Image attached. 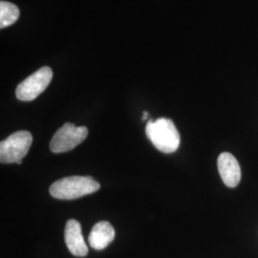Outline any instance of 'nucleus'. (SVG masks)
I'll return each instance as SVG.
<instances>
[{"label": "nucleus", "mask_w": 258, "mask_h": 258, "mask_svg": "<svg viewBox=\"0 0 258 258\" xmlns=\"http://www.w3.org/2000/svg\"><path fill=\"white\" fill-rule=\"evenodd\" d=\"M146 132L153 146L163 153H173L180 146V134L169 119L148 120Z\"/></svg>", "instance_id": "f03ea898"}, {"label": "nucleus", "mask_w": 258, "mask_h": 258, "mask_svg": "<svg viewBox=\"0 0 258 258\" xmlns=\"http://www.w3.org/2000/svg\"><path fill=\"white\" fill-rule=\"evenodd\" d=\"M52 78L53 71L50 67L44 66L39 68L34 74L19 83L16 90L17 98L22 102L34 101L46 89Z\"/></svg>", "instance_id": "20e7f679"}, {"label": "nucleus", "mask_w": 258, "mask_h": 258, "mask_svg": "<svg viewBox=\"0 0 258 258\" xmlns=\"http://www.w3.org/2000/svg\"><path fill=\"white\" fill-rule=\"evenodd\" d=\"M88 135L86 126H76L74 123L66 122L56 130L51 140L50 149L54 153H63L74 149L83 143Z\"/></svg>", "instance_id": "39448f33"}, {"label": "nucleus", "mask_w": 258, "mask_h": 258, "mask_svg": "<svg viewBox=\"0 0 258 258\" xmlns=\"http://www.w3.org/2000/svg\"><path fill=\"white\" fill-rule=\"evenodd\" d=\"M115 238V230L109 222L101 221L94 225L88 236L89 245L93 249H105Z\"/></svg>", "instance_id": "6e6552de"}, {"label": "nucleus", "mask_w": 258, "mask_h": 258, "mask_svg": "<svg viewBox=\"0 0 258 258\" xmlns=\"http://www.w3.org/2000/svg\"><path fill=\"white\" fill-rule=\"evenodd\" d=\"M101 184L90 176H69L51 184L49 191L56 199L73 200L98 191Z\"/></svg>", "instance_id": "f257e3e1"}, {"label": "nucleus", "mask_w": 258, "mask_h": 258, "mask_svg": "<svg viewBox=\"0 0 258 258\" xmlns=\"http://www.w3.org/2000/svg\"><path fill=\"white\" fill-rule=\"evenodd\" d=\"M64 240L69 251L75 255L83 257L88 253V247L82 233L81 223L75 219H70L66 223Z\"/></svg>", "instance_id": "423d86ee"}, {"label": "nucleus", "mask_w": 258, "mask_h": 258, "mask_svg": "<svg viewBox=\"0 0 258 258\" xmlns=\"http://www.w3.org/2000/svg\"><path fill=\"white\" fill-rule=\"evenodd\" d=\"M20 12L19 9L14 3L8 1L0 2V28L9 27L17 22L19 19Z\"/></svg>", "instance_id": "1a4fd4ad"}, {"label": "nucleus", "mask_w": 258, "mask_h": 258, "mask_svg": "<svg viewBox=\"0 0 258 258\" xmlns=\"http://www.w3.org/2000/svg\"><path fill=\"white\" fill-rule=\"evenodd\" d=\"M33 142V136L29 131L20 130L10 135L0 143V161L2 164H22Z\"/></svg>", "instance_id": "7ed1b4c3"}, {"label": "nucleus", "mask_w": 258, "mask_h": 258, "mask_svg": "<svg viewBox=\"0 0 258 258\" xmlns=\"http://www.w3.org/2000/svg\"><path fill=\"white\" fill-rule=\"evenodd\" d=\"M218 170L224 184L235 187L241 180V169L236 158L229 152L221 153L217 160Z\"/></svg>", "instance_id": "0eeeda50"}, {"label": "nucleus", "mask_w": 258, "mask_h": 258, "mask_svg": "<svg viewBox=\"0 0 258 258\" xmlns=\"http://www.w3.org/2000/svg\"><path fill=\"white\" fill-rule=\"evenodd\" d=\"M148 118V111H145L144 113H143V117H142V120H147Z\"/></svg>", "instance_id": "9d476101"}]
</instances>
